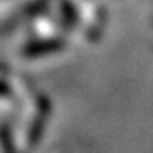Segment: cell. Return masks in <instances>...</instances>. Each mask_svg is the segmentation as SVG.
Listing matches in <instances>:
<instances>
[{"mask_svg": "<svg viewBox=\"0 0 153 153\" xmlns=\"http://www.w3.org/2000/svg\"><path fill=\"white\" fill-rule=\"evenodd\" d=\"M0 148L3 153H16L13 147V140L10 135V130L7 127H0Z\"/></svg>", "mask_w": 153, "mask_h": 153, "instance_id": "obj_1", "label": "cell"}, {"mask_svg": "<svg viewBox=\"0 0 153 153\" xmlns=\"http://www.w3.org/2000/svg\"><path fill=\"white\" fill-rule=\"evenodd\" d=\"M8 93H10V86H8V83H7L5 80L0 78V96H5V94H8Z\"/></svg>", "mask_w": 153, "mask_h": 153, "instance_id": "obj_2", "label": "cell"}]
</instances>
